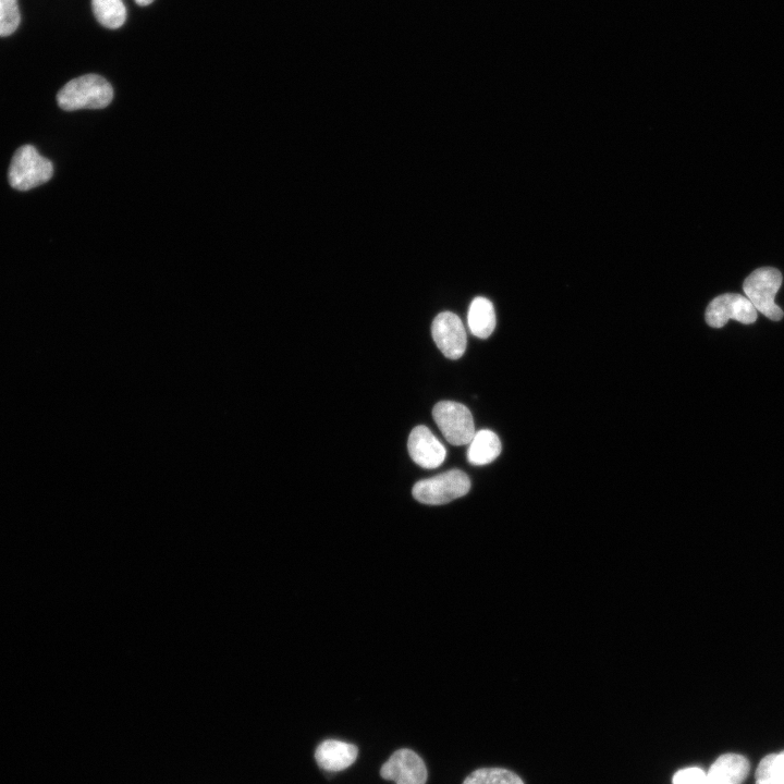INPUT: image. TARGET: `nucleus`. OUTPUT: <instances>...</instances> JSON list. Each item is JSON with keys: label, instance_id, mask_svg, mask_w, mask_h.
<instances>
[{"label": "nucleus", "instance_id": "obj_3", "mask_svg": "<svg viewBox=\"0 0 784 784\" xmlns=\"http://www.w3.org/2000/svg\"><path fill=\"white\" fill-rule=\"evenodd\" d=\"M469 489V477L460 469H451L417 481L412 493L421 503L439 505L465 495Z\"/></svg>", "mask_w": 784, "mask_h": 784}, {"label": "nucleus", "instance_id": "obj_6", "mask_svg": "<svg viewBox=\"0 0 784 784\" xmlns=\"http://www.w3.org/2000/svg\"><path fill=\"white\" fill-rule=\"evenodd\" d=\"M757 309L740 294L726 293L713 298L706 309V321L712 328H721L730 319L749 324L757 320Z\"/></svg>", "mask_w": 784, "mask_h": 784}, {"label": "nucleus", "instance_id": "obj_9", "mask_svg": "<svg viewBox=\"0 0 784 784\" xmlns=\"http://www.w3.org/2000/svg\"><path fill=\"white\" fill-rule=\"evenodd\" d=\"M407 449L412 460L427 469L439 467L446 456L443 444L426 426H416L411 431Z\"/></svg>", "mask_w": 784, "mask_h": 784}, {"label": "nucleus", "instance_id": "obj_14", "mask_svg": "<svg viewBox=\"0 0 784 784\" xmlns=\"http://www.w3.org/2000/svg\"><path fill=\"white\" fill-rule=\"evenodd\" d=\"M97 21L105 27H121L126 19V9L122 0H91Z\"/></svg>", "mask_w": 784, "mask_h": 784}, {"label": "nucleus", "instance_id": "obj_10", "mask_svg": "<svg viewBox=\"0 0 784 784\" xmlns=\"http://www.w3.org/2000/svg\"><path fill=\"white\" fill-rule=\"evenodd\" d=\"M357 755L358 749L355 745L338 739H327L316 748L315 759L320 769L338 772L351 767Z\"/></svg>", "mask_w": 784, "mask_h": 784}, {"label": "nucleus", "instance_id": "obj_15", "mask_svg": "<svg viewBox=\"0 0 784 784\" xmlns=\"http://www.w3.org/2000/svg\"><path fill=\"white\" fill-rule=\"evenodd\" d=\"M755 784H784V751L765 756L759 763Z\"/></svg>", "mask_w": 784, "mask_h": 784}, {"label": "nucleus", "instance_id": "obj_12", "mask_svg": "<svg viewBox=\"0 0 784 784\" xmlns=\"http://www.w3.org/2000/svg\"><path fill=\"white\" fill-rule=\"evenodd\" d=\"M501 441L491 430L476 431L468 443L467 460L470 464L480 466L494 461L501 453Z\"/></svg>", "mask_w": 784, "mask_h": 784}, {"label": "nucleus", "instance_id": "obj_8", "mask_svg": "<svg viewBox=\"0 0 784 784\" xmlns=\"http://www.w3.org/2000/svg\"><path fill=\"white\" fill-rule=\"evenodd\" d=\"M431 335L445 357L457 359L465 353L466 332L456 314L443 311L437 315L431 323Z\"/></svg>", "mask_w": 784, "mask_h": 784}, {"label": "nucleus", "instance_id": "obj_4", "mask_svg": "<svg viewBox=\"0 0 784 784\" xmlns=\"http://www.w3.org/2000/svg\"><path fill=\"white\" fill-rule=\"evenodd\" d=\"M782 284V273L771 267L752 271L744 281L743 290L757 311L771 320L779 321L783 310L775 304L774 297Z\"/></svg>", "mask_w": 784, "mask_h": 784}, {"label": "nucleus", "instance_id": "obj_2", "mask_svg": "<svg viewBox=\"0 0 784 784\" xmlns=\"http://www.w3.org/2000/svg\"><path fill=\"white\" fill-rule=\"evenodd\" d=\"M53 173L50 160L32 145L17 148L12 157L8 180L17 191H28L49 181Z\"/></svg>", "mask_w": 784, "mask_h": 784}, {"label": "nucleus", "instance_id": "obj_7", "mask_svg": "<svg viewBox=\"0 0 784 784\" xmlns=\"http://www.w3.org/2000/svg\"><path fill=\"white\" fill-rule=\"evenodd\" d=\"M380 776L395 784H426L428 773L424 760L414 750L402 748L382 764Z\"/></svg>", "mask_w": 784, "mask_h": 784}, {"label": "nucleus", "instance_id": "obj_17", "mask_svg": "<svg viewBox=\"0 0 784 784\" xmlns=\"http://www.w3.org/2000/svg\"><path fill=\"white\" fill-rule=\"evenodd\" d=\"M21 16L16 0H0V37L14 33Z\"/></svg>", "mask_w": 784, "mask_h": 784}, {"label": "nucleus", "instance_id": "obj_18", "mask_svg": "<svg viewBox=\"0 0 784 784\" xmlns=\"http://www.w3.org/2000/svg\"><path fill=\"white\" fill-rule=\"evenodd\" d=\"M706 772L697 767L685 768L673 776V784H705Z\"/></svg>", "mask_w": 784, "mask_h": 784}, {"label": "nucleus", "instance_id": "obj_16", "mask_svg": "<svg viewBox=\"0 0 784 784\" xmlns=\"http://www.w3.org/2000/svg\"><path fill=\"white\" fill-rule=\"evenodd\" d=\"M463 784H524L514 772L503 768H481L466 776Z\"/></svg>", "mask_w": 784, "mask_h": 784}, {"label": "nucleus", "instance_id": "obj_11", "mask_svg": "<svg viewBox=\"0 0 784 784\" xmlns=\"http://www.w3.org/2000/svg\"><path fill=\"white\" fill-rule=\"evenodd\" d=\"M749 771V762L738 754L720 756L706 773L705 784H742Z\"/></svg>", "mask_w": 784, "mask_h": 784}, {"label": "nucleus", "instance_id": "obj_13", "mask_svg": "<svg viewBox=\"0 0 784 784\" xmlns=\"http://www.w3.org/2000/svg\"><path fill=\"white\" fill-rule=\"evenodd\" d=\"M467 322L473 335L487 339L495 328V313L492 303L478 296L469 305Z\"/></svg>", "mask_w": 784, "mask_h": 784}, {"label": "nucleus", "instance_id": "obj_19", "mask_svg": "<svg viewBox=\"0 0 784 784\" xmlns=\"http://www.w3.org/2000/svg\"><path fill=\"white\" fill-rule=\"evenodd\" d=\"M152 1H154V0H135V2H136L138 5H142V7L148 5V4H150Z\"/></svg>", "mask_w": 784, "mask_h": 784}, {"label": "nucleus", "instance_id": "obj_5", "mask_svg": "<svg viewBox=\"0 0 784 784\" xmlns=\"http://www.w3.org/2000/svg\"><path fill=\"white\" fill-rule=\"evenodd\" d=\"M432 417L446 441L453 445L468 444L476 432L471 413L464 404L438 402Z\"/></svg>", "mask_w": 784, "mask_h": 784}, {"label": "nucleus", "instance_id": "obj_1", "mask_svg": "<svg viewBox=\"0 0 784 784\" xmlns=\"http://www.w3.org/2000/svg\"><path fill=\"white\" fill-rule=\"evenodd\" d=\"M113 98L110 83L100 75L86 74L68 82L58 93L57 102L65 111L102 109Z\"/></svg>", "mask_w": 784, "mask_h": 784}]
</instances>
